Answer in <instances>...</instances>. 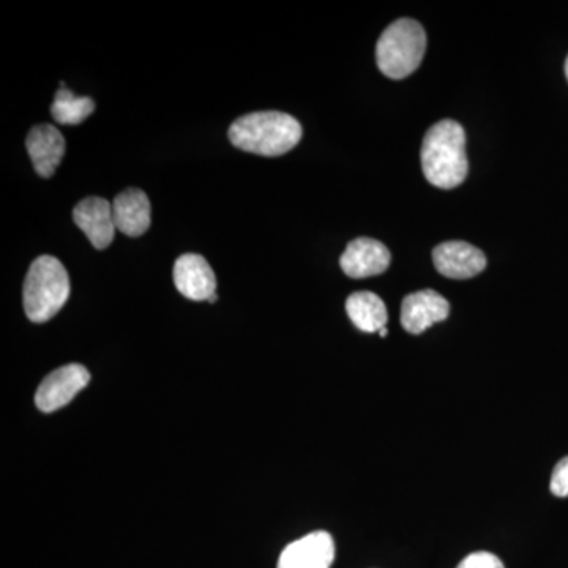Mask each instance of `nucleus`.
<instances>
[{"label":"nucleus","mask_w":568,"mask_h":568,"mask_svg":"<svg viewBox=\"0 0 568 568\" xmlns=\"http://www.w3.org/2000/svg\"><path fill=\"white\" fill-rule=\"evenodd\" d=\"M230 141L241 151L280 156L293 151L302 140V125L293 115L261 111L242 115L230 126Z\"/></svg>","instance_id":"2"},{"label":"nucleus","mask_w":568,"mask_h":568,"mask_svg":"<svg viewBox=\"0 0 568 568\" xmlns=\"http://www.w3.org/2000/svg\"><path fill=\"white\" fill-rule=\"evenodd\" d=\"M216 298H219V297H216V294H213L212 297L209 298V302H211V304H215Z\"/></svg>","instance_id":"19"},{"label":"nucleus","mask_w":568,"mask_h":568,"mask_svg":"<svg viewBox=\"0 0 568 568\" xmlns=\"http://www.w3.org/2000/svg\"><path fill=\"white\" fill-rule=\"evenodd\" d=\"M73 220L97 250L108 248L114 241L112 204L99 196L85 197L73 209Z\"/></svg>","instance_id":"9"},{"label":"nucleus","mask_w":568,"mask_h":568,"mask_svg":"<svg viewBox=\"0 0 568 568\" xmlns=\"http://www.w3.org/2000/svg\"><path fill=\"white\" fill-rule=\"evenodd\" d=\"M346 312L358 331L375 334L386 328L388 321L387 306L379 295L362 291L349 295L346 301Z\"/></svg>","instance_id":"14"},{"label":"nucleus","mask_w":568,"mask_h":568,"mask_svg":"<svg viewBox=\"0 0 568 568\" xmlns=\"http://www.w3.org/2000/svg\"><path fill=\"white\" fill-rule=\"evenodd\" d=\"M425 51L424 28L416 20L402 18L392 22L377 41V67L390 80H405L420 67Z\"/></svg>","instance_id":"4"},{"label":"nucleus","mask_w":568,"mask_h":568,"mask_svg":"<svg viewBox=\"0 0 568 568\" xmlns=\"http://www.w3.org/2000/svg\"><path fill=\"white\" fill-rule=\"evenodd\" d=\"M112 215L118 231L129 237H140L151 226V201L140 189H126L115 196Z\"/></svg>","instance_id":"13"},{"label":"nucleus","mask_w":568,"mask_h":568,"mask_svg":"<svg viewBox=\"0 0 568 568\" xmlns=\"http://www.w3.org/2000/svg\"><path fill=\"white\" fill-rule=\"evenodd\" d=\"M95 111V102L89 97H77L61 82V89L55 92L51 114L54 121L61 125H80L92 112Z\"/></svg>","instance_id":"15"},{"label":"nucleus","mask_w":568,"mask_h":568,"mask_svg":"<svg viewBox=\"0 0 568 568\" xmlns=\"http://www.w3.org/2000/svg\"><path fill=\"white\" fill-rule=\"evenodd\" d=\"M422 170L426 181L437 189H457L466 181L469 171L466 133L458 122L446 119L426 132L422 144Z\"/></svg>","instance_id":"1"},{"label":"nucleus","mask_w":568,"mask_h":568,"mask_svg":"<svg viewBox=\"0 0 568 568\" xmlns=\"http://www.w3.org/2000/svg\"><path fill=\"white\" fill-rule=\"evenodd\" d=\"M457 568H506L503 560L487 551L473 552L459 562Z\"/></svg>","instance_id":"16"},{"label":"nucleus","mask_w":568,"mask_h":568,"mask_svg":"<svg viewBox=\"0 0 568 568\" xmlns=\"http://www.w3.org/2000/svg\"><path fill=\"white\" fill-rule=\"evenodd\" d=\"M551 493L558 497H568V457L560 459L552 470Z\"/></svg>","instance_id":"17"},{"label":"nucleus","mask_w":568,"mask_h":568,"mask_svg":"<svg viewBox=\"0 0 568 568\" xmlns=\"http://www.w3.org/2000/svg\"><path fill=\"white\" fill-rule=\"evenodd\" d=\"M91 381V373L85 366L70 364L55 369L44 377L36 394V405L43 413H54L69 405L82 388Z\"/></svg>","instance_id":"5"},{"label":"nucleus","mask_w":568,"mask_h":568,"mask_svg":"<svg viewBox=\"0 0 568 568\" xmlns=\"http://www.w3.org/2000/svg\"><path fill=\"white\" fill-rule=\"evenodd\" d=\"M174 284L190 301H207L216 294V278L211 265L200 254L189 253L174 264Z\"/></svg>","instance_id":"11"},{"label":"nucleus","mask_w":568,"mask_h":568,"mask_svg":"<svg viewBox=\"0 0 568 568\" xmlns=\"http://www.w3.org/2000/svg\"><path fill=\"white\" fill-rule=\"evenodd\" d=\"M379 335L383 336V338H386V336L388 335L387 328H383V331L379 332Z\"/></svg>","instance_id":"18"},{"label":"nucleus","mask_w":568,"mask_h":568,"mask_svg":"<svg viewBox=\"0 0 568 568\" xmlns=\"http://www.w3.org/2000/svg\"><path fill=\"white\" fill-rule=\"evenodd\" d=\"M566 74H567V80H568V58H567V62H566Z\"/></svg>","instance_id":"20"},{"label":"nucleus","mask_w":568,"mask_h":568,"mask_svg":"<svg viewBox=\"0 0 568 568\" xmlns=\"http://www.w3.org/2000/svg\"><path fill=\"white\" fill-rule=\"evenodd\" d=\"M26 145L37 174L44 179L54 175L65 155L67 142L62 133L50 123H41L29 132Z\"/></svg>","instance_id":"12"},{"label":"nucleus","mask_w":568,"mask_h":568,"mask_svg":"<svg viewBox=\"0 0 568 568\" xmlns=\"http://www.w3.org/2000/svg\"><path fill=\"white\" fill-rule=\"evenodd\" d=\"M390 261L386 245L375 239L358 237L346 246L339 265L351 278H368L386 272Z\"/></svg>","instance_id":"10"},{"label":"nucleus","mask_w":568,"mask_h":568,"mask_svg":"<svg viewBox=\"0 0 568 568\" xmlns=\"http://www.w3.org/2000/svg\"><path fill=\"white\" fill-rule=\"evenodd\" d=\"M433 263L436 271L447 278L467 280L485 271L487 257L466 242H446L433 250Z\"/></svg>","instance_id":"8"},{"label":"nucleus","mask_w":568,"mask_h":568,"mask_svg":"<svg viewBox=\"0 0 568 568\" xmlns=\"http://www.w3.org/2000/svg\"><path fill=\"white\" fill-rule=\"evenodd\" d=\"M334 560V538L325 530H316L287 545L276 568H331Z\"/></svg>","instance_id":"6"},{"label":"nucleus","mask_w":568,"mask_h":568,"mask_svg":"<svg viewBox=\"0 0 568 568\" xmlns=\"http://www.w3.org/2000/svg\"><path fill=\"white\" fill-rule=\"evenodd\" d=\"M450 315V304L433 290L406 295L402 304V325L413 335L424 334L432 325L443 323Z\"/></svg>","instance_id":"7"},{"label":"nucleus","mask_w":568,"mask_h":568,"mask_svg":"<svg viewBox=\"0 0 568 568\" xmlns=\"http://www.w3.org/2000/svg\"><path fill=\"white\" fill-rule=\"evenodd\" d=\"M70 276L58 257L40 256L26 276L22 302L32 323L52 320L70 297Z\"/></svg>","instance_id":"3"}]
</instances>
